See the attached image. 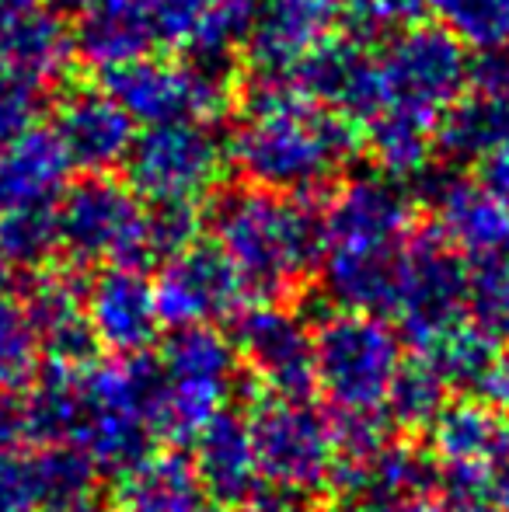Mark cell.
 I'll return each mask as SVG.
<instances>
[{"mask_svg":"<svg viewBox=\"0 0 509 512\" xmlns=\"http://www.w3.org/2000/svg\"><path fill=\"white\" fill-rule=\"evenodd\" d=\"M360 32H387L415 18L422 0H339Z\"/></svg>","mask_w":509,"mask_h":512,"instance_id":"41","label":"cell"},{"mask_svg":"<svg viewBox=\"0 0 509 512\" xmlns=\"http://www.w3.org/2000/svg\"><path fill=\"white\" fill-rule=\"evenodd\" d=\"M70 164L53 129H25L0 143V209L56 206L70 182Z\"/></svg>","mask_w":509,"mask_h":512,"instance_id":"24","label":"cell"},{"mask_svg":"<svg viewBox=\"0 0 509 512\" xmlns=\"http://www.w3.org/2000/svg\"><path fill=\"white\" fill-rule=\"evenodd\" d=\"M503 453L509 457V422H503Z\"/></svg>","mask_w":509,"mask_h":512,"instance_id":"50","label":"cell"},{"mask_svg":"<svg viewBox=\"0 0 509 512\" xmlns=\"http://www.w3.org/2000/svg\"><path fill=\"white\" fill-rule=\"evenodd\" d=\"M0 63L35 88L67 77L74 35L49 0H0Z\"/></svg>","mask_w":509,"mask_h":512,"instance_id":"21","label":"cell"},{"mask_svg":"<svg viewBox=\"0 0 509 512\" xmlns=\"http://www.w3.org/2000/svg\"><path fill=\"white\" fill-rule=\"evenodd\" d=\"M363 512H447L440 499L433 495H401V499H381V502H367Z\"/></svg>","mask_w":509,"mask_h":512,"instance_id":"44","label":"cell"},{"mask_svg":"<svg viewBox=\"0 0 509 512\" xmlns=\"http://www.w3.org/2000/svg\"><path fill=\"white\" fill-rule=\"evenodd\" d=\"M492 401H503V405H509V352L503 356V366H499V380H496V394H492Z\"/></svg>","mask_w":509,"mask_h":512,"instance_id":"45","label":"cell"},{"mask_svg":"<svg viewBox=\"0 0 509 512\" xmlns=\"http://www.w3.org/2000/svg\"><path fill=\"white\" fill-rule=\"evenodd\" d=\"M509 143V95L468 84L436 126V147L450 161H482Z\"/></svg>","mask_w":509,"mask_h":512,"instance_id":"28","label":"cell"},{"mask_svg":"<svg viewBox=\"0 0 509 512\" xmlns=\"http://www.w3.org/2000/svg\"><path fill=\"white\" fill-rule=\"evenodd\" d=\"M154 49L147 0H91L77 11L74 53L109 70Z\"/></svg>","mask_w":509,"mask_h":512,"instance_id":"27","label":"cell"},{"mask_svg":"<svg viewBox=\"0 0 509 512\" xmlns=\"http://www.w3.org/2000/svg\"><path fill=\"white\" fill-rule=\"evenodd\" d=\"M496 488H499V512H509V464H499Z\"/></svg>","mask_w":509,"mask_h":512,"instance_id":"46","label":"cell"},{"mask_svg":"<svg viewBox=\"0 0 509 512\" xmlns=\"http://www.w3.org/2000/svg\"><path fill=\"white\" fill-rule=\"evenodd\" d=\"M199 220L196 206H154L147 220V234H150V262L154 258H171L178 251L192 248L199 241Z\"/></svg>","mask_w":509,"mask_h":512,"instance_id":"38","label":"cell"},{"mask_svg":"<svg viewBox=\"0 0 509 512\" xmlns=\"http://www.w3.org/2000/svg\"><path fill=\"white\" fill-rule=\"evenodd\" d=\"M238 512H262V509H255V506H245V509H238Z\"/></svg>","mask_w":509,"mask_h":512,"instance_id":"51","label":"cell"},{"mask_svg":"<svg viewBox=\"0 0 509 512\" xmlns=\"http://www.w3.org/2000/svg\"><path fill=\"white\" fill-rule=\"evenodd\" d=\"M293 77L314 102L346 115L353 126H367L384 105L377 56H370L356 39L332 35L293 70Z\"/></svg>","mask_w":509,"mask_h":512,"instance_id":"19","label":"cell"},{"mask_svg":"<svg viewBox=\"0 0 509 512\" xmlns=\"http://www.w3.org/2000/svg\"><path fill=\"white\" fill-rule=\"evenodd\" d=\"M88 286L77 272L67 269H35L25 283L21 310L32 321L39 345L56 366H88L95 363V335L88 324Z\"/></svg>","mask_w":509,"mask_h":512,"instance_id":"18","label":"cell"},{"mask_svg":"<svg viewBox=\"0 0 509 512\" xmlns=\"http://www.w3.org/2000/svg\"><path fill=\"white\" fill-rule=\"evenodd\" d=\"M210 227L255 293H283L304 283L325 258L321 209L307 196L234 189L213 203Z\"/></svg>","mask_w":509,"mask_h":512,"instance_id":"2","label":"cell"},{"mask_svg":"<svg viewBox=\"0 0 509 512\" xmlns=\"http://www.w3.org/2000/svg\"><path fill=\"white\" fill-rule=\"evenodd\" d=\"M157 363L136 356L116 363H88L77 370V408L67 443L98 471L123 474L154 443Z\"/></svg>","mask_w":509,"mask_h":512,"instance_id":"3","label":"cell"},{"mask_svg":"<svg viewBox=\"0 0 509 512\" xmlns=\"http://www.w3.org/2000/svg\"><path fill=\"white\" fill-rule=\"evenodd\" d=\"M49 4H53L56 7V11H84V7H88L91 4V0H49Z\"/></svg>","mask_w":509,"mask_h":512,"instance_id":"49","label":"cell"},{"mask_svg":"<svg viewBox=\"0 0 509 512\" xmlns=\"http://www.w3.org/2000/svg\"><path fill=\"white\" fill-rule=\"evenodd\" d=\"M447 394L450 387L443 384V377L433 370V363L426 356L408 359L394 373V384L387 391L384 408L398 429L426 432L436 422V415L447 408Z\"/></svg>","mask_w":509,"mask_h":512,"instance_id":"32","label":"cell"},{"mask_svg":"<svg viewBox=\"0 0 509 512\" xmlns=\"http://www.w3.org/2000/svg\"><path fill=\"white\" fill-rule=\"evenodd\" d=\"M238 380V349L213 324L175 328L157 359L154 432L192 443L210 418L227 408Z\"/></svg>","mask_w":509,"mask_h":512,"instance_id":"4","label":"cell"},{"mask_svg":"<svg viewBox=\"0 0 509 512\" xmlns=\"http://www.w3.org/2000/svg\"><path fill=\"white\" fill-rule=\"evenodd\" d=\"M105 95L140 126L161 122H213L231 105L227 77L213 63H175L136 56L105 70Z\"/></svg>","mask_w":509,"mask_h":512,"instance_id":"10","label":"cell"},{"mask_svg":"<svg viewBox=\"0 0 509 512\" xmlns=\"http://www.w3.org/2000/svg\"><path fill=\"white\" fill-rule=\"evenodd\" d=\"M234 349L272 398L307 401L314 394V335L297 310L241 307L234 317Z\"/></svg>","mask_w":509,"mask_h":512,"instance_id":"14","label":"cell"},{"mask_svg":"<svg viewBox=\"0 0 509 512\" xmlns=\"http://www.w3.org/2000/svg\"><path fill=\"white\" fill-rule=\"evenodd\" d=\"M482 182L509 206V143L496 147L489 157H482Z\"/></svg>","mask_w":509,"mask_h":512,"instance_id":"43","label":"cell"},{"mask_svg":"<svg viewBox=\"0 0 509 512\" xmlns=\"http://www.w3.org/2000/svg\"><path fill=\"white\" fill-rule=\"evenodd\" d=\"M314 512H339V509H314Z\"/></svg>","mask_w":509,"mask_h":512,"instance_id":"52","label":"cell"},{"mask_svg":"<svg viewBox=\"0 0 509 512\" xmlns=\"http://www.w3.org/2000/svg\"><path fill=\"white\" fill-rule=\"evenodd\" d=\"M42 509V481L35 453H0V512Z\"/></svg>","mask_w":509,"mask_h":512,"instance_id":"39","label":"cell"},{"mask_svg":"<svg viewBox=\"0 0 509 512\" xmlns=\"http://www.w3.org/2000/svg\"><path fill=\"white\" fill-rule=\"evenodd\" d=\"M248 279L220 244L196 241L192 248L164 258L154 279V300L161 324L192 328V324L234 321L248 304Z\"/></svg>","mask_w":509,"mask_h":512,"instance_id":"12","label":"cell"},{"mask_svg":"<svg viewBox=\"0 0 509 512\" xmlns=\"http://www.w3.org/2000/svg\"><path fill=\"white\" fill-rule=\"evenodd\" d=\"M401 363V338L381 314L342 307L314 331V391L335 411H384Z\"/></svg>","mask_w":509,"mask_h":512,"instance_id":"5","label":"cell"},{"mask_svg":"<svg viewBox=\"0 0 509 512\" xmlns=\"http://www.w3.org/2000/svg\"><path fill=\"white\" fill-rule=\"evenodd\" d=\"M468 314L485 335L509 342V251L478 258L468 272Z\"/></svg>","mask_w":509,"mask_h":512,"instance_id":"36","label":"cell"},{"mask_svg":"<svg viewBox=\"0 0 509 512\" xmlns=\"http://www.w3.org/2000/svg\"><path fill=\"white\" fill-rule=\"evenodd\" d=\"M136 122L105 91H70L56 108L53 133L63 143L70 164L88 175H105L126 161Z\"/></svg>","mask_w":509,"mask_h":512,"instance_id":"22","label":"cell"},{"mask_svg":"<svg viewBox=\"0 0 509 512\" xmlns=\"http://www.w3.org/2000/svg\"><path fill=\"white\" fill-rule=\"evenodd\" d=\"M440 28L478 56L509 49V0H433Z\"/></svg>","mask_w":509,"mask_h":512,"instance_id":"34","label":"cell"},{"mask_svg":"<svg viewBox=\"0 0 509 512\" xmlns=\"http://www.w3.org/2000/svg\"><path fill=\"white\" fill-rule=\"evenodd\" d=\"M84 310H88L95 342L116 359L147 356L164 328L157 314L154 283L140 269H105L88 286Z\"/></svg>","mask_w":509,"mask_h":512,"instance_id":"17","label":"cell"},{"mask_svg":"<svg viewBox=\"0 0 509 512\" xmlns=\"http://www.w3.org/2000/svg\"><path fill=\"white\" fill-rule=\"evenodd\" d=\"M422 356L433 363V370L443 377L447 387L471 394V398H482L492 405V394H496L499 366H503V352L492 335H485L478 324L457 321L454 328H447L440 338L422 349Z\"/></svg>","mask_w":509,"mask_h":512,"instance_id":"29","label":"cell"},{"mask_svg":"<svg viewBox=\"0 0 509 512\" xmlns=\"http://www.w3.org/2000/svg\"><path fill=\"white\" fill-rule=\"evenodd\" d=\"M332 485L349 499L381 502L401 495H426L436 488V460L408 443H384L367 460H339Z\"/></svg>","mask_w":509,"mask_h":512,"instance_id":"26","label":"cell"},{"mask_svg":"<svg viewBox=\"0 0 509 512\" xmlns=\"http://www.w3.org/2000/svg\"><path fill=\"white\" fill-rule=\"evenodd\" d=\"M363 129H367L370 154H374L377 168L387 178L401 182V178H415L429 171V161H433V150H436L433 122L384 108Z\"/></svg>","mask_w":509,"mask_h":512,"instance_id":"31","label":"cell"},{"mask_svg":"<svg viewBox=\"0 0 509 512\" xmlns=\"http://www.w3.org/2000/svg\"><path fill=\"white\" fill-rule=\"evenodd\" d=\"M154 49L192 53L199 63L224 67L248 39L255 0H147Z\"/></svg>","mask_w":509,"mask_h":512,"instance_id":"15","label":"cell"},{"mask_svg":"<svg viewBox=\"0 0 509 512\" xmlns=\"http://www.w3.org/2000/svg\"><path fill=\"white\" fill-rule=\"evenodd\" d=\"M150 209L129 185L109 175H88L63 189L56 203L60 248L77 265L140 269L150 262Z\"/></svg>","mask_w":509,"mask_h":512,"instance_id":"6","label":"cell"},{"mask_svg":"<svg viewBox=\"0 0 509 512\" xmlns=\"http://www.w3.org/2000/svg\"><path fill=\"white\" fill-rule=\"evenodd\" d=\"M426 432L440 467L492 464L503 457V422L482 398L447 401V408L436 415Z\"/></svg>","mask_w":509,"mask_h":512,"instance_id":"30","label":"cell"},{"mask_svg":"<svg viewBox=\"0 0 509 512\" xmlns=\"http://www.w3.org/2000/svg\"><path fill=\"white\" fill-rule=\"evenodd\" d=\"M377 70L384 91L381 112L391 108L440 126V115L468 88L471 63L450 32L433 25H408L387 39L384 53L377 56Z\"/></svg>","mask_w":509,"mask_h":512,"instance_id":"9","label":"cell"},{"mask_svg":"<svg viewBox=\"0 0 509 512\" xmlns=\"http://www.w3.org/2000/svg\"><path fill=\"white\" fill-rule=\"evenodd\" d=\"M356 126L318 105L293 74H262L245 91V119L227 147V161L248 185L283 196H311L332 182L356 154Z\"/></svg>","mask_w":509,"mask_h":512,"instance_id":"1","label":"cell"},{"mask_svg":"<svg viewBox=\"0 0 509 512\" xmlns=\"http://www.w3.org/2000/svg\"><path fill=\"white\" fill-rule=\"evenodd\" d=\"M248 429H252L262 485L276 488L304 506L332 485V422L318 408H311V401H290L269 394L255 405Z\"/></svg>","mask_w":509,"mask_h":512,"instance_id":"8","label":"cell"},{"mask_svg":"<svg viewBox=\"0 0 509 512\" xmlns=\"http://www.w3.org/2000/svg\"><path fill=\"white\" fill-rule=\"evenodd\" d=\"M339 0H255L248 53L262 74H293L335 35Z\"/></svg>","mask_w":509,"mask_h":512,"instance_id":"16","label":"cell"},{"mask_svg":"<svg viewBox=\"0 0 509 512\" xmlns=\"http://www.w3.org/2000/svg\"><path fill=\"white\" fill-rule=\"evenodd\" d=\"M28 439V422H25V405L7 394H0V453L21 450V443Z\"/></svg>","mask_w":509,"mask_h":512,"instance_id":"42","label":"cell"},{"mask_svg":"<svg viewBox=\"0 0 509 512\" xmlns=\"http://www.w3.org/2000/svg\"><path fill=\"white\" fill-rule=\"evenodd\" d=\"M7 293H11V265L0 258V304L7 300Z\"/></svg>","mask_w":509,"mask_h":512,"instance_id":"48","label":"cell"},{"mask_svg":"<svg viewBox=\"0 0 509 512\" xmlns=\"http://www.w3.org/2000/svg\"><path fill=\"white\" fill-rule=\"evenodd\" d=\"M42 108V91L11 67L0 63V143L35 126Z\"/></svg>","mask_w":509,"mask_h":512,"instance_id":"40","label":"cell"},{"mask_svg":"<svg viewBox=\"0 0 509 512\" xmlns=\"http://www.w3.org/2000/svg\"><path fill=\"white\" fill-rule=\"evenodd\" d=\"M60 248L56 206L0 209V258L11 269H42Z\"/></svg>","mask_w":509,"mask_h":512,"instance_id":"33","label":"cell"},{"mask_svg":"<svg viewBox=\"0 0 509 512\" xmlns=\"http://www.w3.org/2000/svg\"><path fill=\"white\" fill-rule=\"evenodd\" d=\"M42 345L21 304H0V391H28L39 377Z\"/></svg>","mask_w":509,"mask_h":512,"instance_id":"35","label":"cell"},{"mask_svg":"<svg viewBox=\"0 0 509 512\" xmlns=\"http://www.w3.org/2000/svg\"><path fill=\"white\" fill-rule=\"evenodd\" d=\"M499 460L492 464H450L436 467V488L447 512H499L496 488Z\"/></svg>","mask_w":509,"mask_h":512,"instance_id":"37","label":"cell"},{"mask_svg":"<svg viewBox=\"0 0 509 512\" xmlns=\"http://www.w3.org/2000/svg\"><path fill=\"white\" fill-rule=\"evenodd\" d=\"M42 512H98V509L91 506V499H84V502H63V506H46Z\"/></svg>","mask_w":509,"mask_h":512,"instance_id":"47","label":"cell"},{"mask_svg":"<svg viewBox=\"0 0 509 512\" xmlns=\"http://www.w3.org/2000/svg\"><path fill=\"white\" fill-rule=\"evenodd\" d=\"M126 185L150 206H199L220 185L227 147L210 122L143 126L126 154Z\"/></svg>","mask_w":509,"mask_h":512,"instance_id":"7","label":"cell"},{"mask_svg":"<svg viewBox=\"0 0 509 512\" xmlns=\"http://www.w3.org/2000/svg\"><path fill=\"white\" fill-rule=\"evenodd\" d=\"M426 199L436 216V234L471 262L509 251V206L485 182L436 175Z\"/></svg>","mask_w":509,"mask_h":512,"instance_id":"20","label":"cell"},{"mask_svg":"<svg viewBox=\"0 0 509 512\" xmlns=\"http://www.w3.org/2000/svg\"><path fill=\"white\" fill-rule=\"evenodd\" d=\"M325 255H394L412 237V203L387 175H360L321 209Z\"/></svg>","mask_w":509,"mask_h":512,"instance_id":"13","label":"cell"},{"mask_svg":"<svg viewBox=\"0 0 509 512\" xmlns=\"http://www.w3.org/2000/svg\"><path fill=\"white\" fill-rule=\"evenodd\" d=\"M192 467L213 506L245 509L262 485L248 418L231 411L210 418L192 439Z\"/></svg>","mask_w":509,"mask_h":512,"instance_id":"23","label":"cell"},{"mask_svg":"<svg viewBox=\"0 0 509 512\" xmlns=\"http://www.w3.org/2000/svg\"><path fill=\"white\" fill-rule=\"evenodd\" d=\"M213 502L199 481L192 457L168 450L147 453L119 474L112 512H210Z\"/></svg>","mask_w":509,"mask_h":512,"instance_id":"25","label":"cell"},{"mask_svg":"<svg viewBox=\"0 0 509 512\" xmlns=\"http://www.w3.org/2000/svg\"><path fill=\"white\" fill-rule=\"evenodd\" d=\"M391 314L398 328L426 349L468 314V269L440 234H412L401 248Z\"/></svg>","mask_w":509,"mask_h":512,"instance_id":"11","label":"cell"}]
</instances>
